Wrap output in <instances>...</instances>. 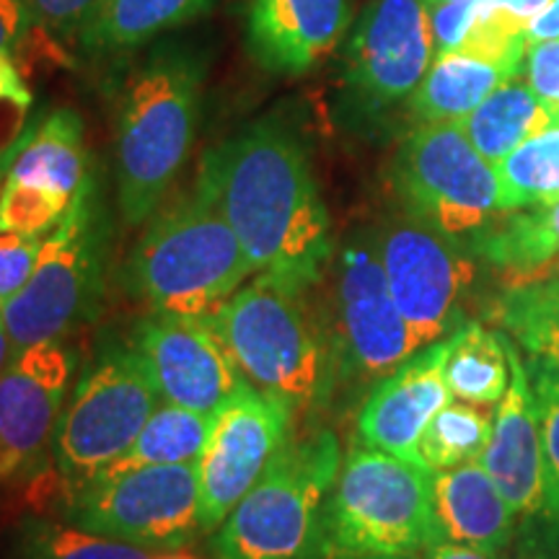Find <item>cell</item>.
<instances>
[{"mask_svg":"<svg viewBox=\"0 0 559 559\" xmlns=\"http://www.w3.org/2000/svg\"><path fill=\"white\" fill-rule=\"evenodd\" d=\"M360 559H412V557H360Z\"/></svg>","mask_w":559,"mask_h":559,"instance_id":"45","label":"cell"},{"mask_svg":"<svg viewBox=\"0 0 559 559\" xmlns=\"http://www.w3.org/2000/svg\"><path fill=\"white\" fill-rule=\"evenodd\" d=\"M11 358V345H9V332H5L3 313H0V370H3L5 362Z\"/></svg>","mask_w":559,"mask_h":559,"instance_id":"41","label":"cell"},{"mask_svg":"<svg viewBox=\"0 0 559 559\" xmlns=\"http://www.w3.org/2000/svg\"><path fill=\"white\" fill-rule=\"evenodd\" d=\"M559 39V0H549V5L528 26V45L534 41Z\"/></svg>","mask_w":559,"mask_h":559,"instance_id":"40","label":"cell"},{"mask_svg":"<svg viewBox=\"0 0 559 559\" xmlns=\"http://www.w3.org/2000/svg\"><path fill=\"white\" fill-rule=\"evenodd\" d=\"M528 86L559 122V39L528 45Z\"/></svg>","mask_w":559,"mask_h":559,"instance_id":"36","label":"cell"},{"mask_svg":"<svg viewBox=\"0 0 559 559\" xmlns=\"http://www.w3.org/2000/svg\"><path fill=\"white\" fill-rule=\"evenodd\" d=\"M296 417L247 381L213 415L200 469L202 534H213L293 438Z\"/></svg>","mask_w":559,"mask_h":559,"instance_id":"13","label":"cell"},{"mask_svg":"<svg viewBox=\"0 0 559 559\" xmlns=\"http://www.w3.org/2000/svg\"><path fill=\"white\" fill-rule=\"evenodd\" d=\"M111 218L96 171L41 241L37 267L0 309L11 355L39 342H68L99 317L109 280Z\"/></svg>","mask_w":559,"mask_h":559,"instance_id":"6","label":"cell"},{"mask_svg":"<svg viewBox=\"0 0 559 559\" xmlns=\"http://www.w3.org/2000/svg\"><path fill=\"white\" fill-rule=\"evenodd\" d=\"M508 79L513 75L506 68L472 52H436L412 94V111L419 122H461Z\"/></svg>","mask_w":559,"mask_h":559,"instance_id":"23","label":"cell"},{"mask_svg":"<svg viewBox=\"0 0 559 559\" xmlns=\"http://www.w3.org/2000/svg\"><path fill=\"white\" fill-rule=\"evenodd\" d=\"M39 29L60 39H79L102 0H26Z\"/></svg>","mask_w":559,"mask_h":559,"instance_id":"35","label":"cell"},{"mask_svg":"<svg viewBox=\"0 0 559 559\" xmlns=\"http://www.w3.org/2000/svg\"><path fill=\"white\" fill-rule=\"evenodd\" d=\"M306 293L260 272L210 313L243 379L296 419L326 402L334 383L332 349Z\"/></svg>","mask_w":559,"mask_h":559,"instance_id":"4","label":"cell"},{"mask_svg":"<svg viewBox=\"0 0 559 559\" xmlns=\"http://www.w3.org/2000/svg\"><path fill=\"white\" fill-rule=\"evenodd\" d=\"M37 21L26 0H0V52L16 55Z\"/></svg>","mask_w":559,"mask_h":559,"instance_id":"38","label":"cell"},{"mask_svg":"<svg viewBox=\"0 0 559 559\" xmlns=\"http://www.w3.org/2000/svg\"><path fill=\"white\" fill-rule=\"evenodd\" d=\"M158 559H185V557H158Z\"/></svg>","mask_w":559,"mask_h":559,"instance_id":"46","label":"cell"},{"mask_svg":"<svg viewBox=\"0 0 559 559\" xmlns=\"http://www.w3.org/2000/svg\"><path fill=\"white\" fill-rule=\"evenodd\" d=\"M32 107L34 94L16 60L9 52H0V156H5L29 130Z\"/></svg>","mask_w":559,"mask_h":559,"instance_id":"33","label":"cell"},{"mask_svg":"<svg viewBox=\"0 0 559 559\" xmlns=\"http://www.w3.org/2000/svg\"><path fill=\"white\" fill-rule=\"evenodd\" d=\"M160 400L158 383L132 340H104L68 394L52 440L62 500L86 487L135 443Z\"/></svg>","mask_w":559,"mask_h":559,"instance_id":"8","label":"cell"},{"mask_svg":"<svg viewBox=\"0 0 559 559\" xmlns=\"http://www.w3.org/2000/svg\"><path fill=\"white\" fill-rule=\"evenodd\" d=\"M349 26V0H251L247 50L275 75H304L330 55Z\"/></svg>","mask_w":559,"mask_h":559,"instance_id":"19","label":"cell"},{"mask_svg":"<svg viewBox=\"0 0 559 559\" xmlns=\"http://www.w3.org/2000/svg\"><path fill=\"white\" fill-rule=\"evenodd\" d=\"M472 243L481 257L502 267H542L559 254V200L528 213H510L502 223L495 218Z\"/></svg>","mask_w":559,"mask_h":559,"instance_id":"28","label":"cell"},{"mask_svg":"<svg viewBox=\"0 0 559 559\" xmlns=\"http://www.w3.org/2000/svg\"><path fill=\"white\" fill-rule=\"evenodd\" d=\"M391 185L407 213L459 243L477 239L502 210V185L459 122H423L402 140Z\"/></svg>","mask_w":559,"mask_h":559,"instance_id":"9","label":"cell"},{"mask_svg":"<svg viewBox=\"0 0 559 559\" xmlns=\"http://www.w3.org/2000/svg\"><path fill=\"white\" fill-rule=\"evenodd\" d=\"M213 0H102L79 45L94 58H111L148 45L160 34L205 16Z\"/></svg>","mask_w":559,"mask_h":559,"instance_id":"22","label":"cell"},{"mask_svg":"<svg viewBox=\"0 0 559 559\" xmlns=\"http://www.w3.org/2000/svg\"><path fill=\"white\" fill-rule=\"evenodd\" d=\"M210 428H213L210 415L164 402L140 430L135 443L102 474H122L140 466L198 464L205 453Z\"/></svg>","mask_w":559,"mask_h":559,"instance_id":"26","label":"cell"},{"mask_svg":"<svg viewBox=\"0 0 559 559\" xmlns=\"http://www.w3.org/2000/svg\"><path fill=\"white\" fill-rule=\"evenodd\" d=\"M16 148H19V143L13 145V148L5 153V156H0V198H3L5 177H9V169H11V164H13V156H16Z\"/></svg>","mask_w":559,"mask_h":559,"instance_id":"42","label":"cell"},{"mask_svg":"<svg viewBox=\"0 0 559 559\" xmlns=\"http://www.w3.org/2000/svg\"><path fill=\"white\" fill-rule=\"evenodd\" d=\"M432 502L443 539L506 551L515 536V513L481 461L432 474Z\"/></svg>","mask_w":559,"mask_h":559,"instance_id":"20","label":"cell"},{"mask_svg":"<svg viewBox=\"0 0 559 559\" xmlns=\"http://www.w3.org/2000/svg\"><path fill=\"white\" fill-rule=\"evenodd\" d=\"M132 342L169 404L213 417L247 383L210 317L148 311Z\"/></svg>","mask_w":559,"mask_h":559,"instance_id":"16","label":"cell"},{"mask_svg":"<svg viewBox=\"0 0 559 559\" xmlns=\"http://www.w3.org/2000/svg\"><path fill=\"white\" fill-rule=\"evenodd\" d=\"M417 559H508L506 551H489L479 547H469V544H456L449 539H440L423 549Z\"/></svg>","mask_w":559,"mask_h":559,"instance_id":"39","label":"cell"},{"mask_svg":"<svg viewBox=\"0 0 559 559\" xmlns=\"http://www.w3.org/2000/svg\"><path fill=\"white\" fill-rule=\"evenodd\" d=\"M73 373L75 355L68 342L21 349L0 370V487L37 477L52 461Z\"/></svg>","mask_w":559,"mask_h":559,"instance_id":"14","label":"cell"},{"mask_svg":"<svg viewBox=\"0 0 559 559\" xmlns=\"http://www.w3.org/2000/svg\"><path fill=\"white\" fill-rule=\"evenodd\" d=\"M544 559H559V542H557V547H555V549H551V551H549V555H547V557H544Z\"/></svg>","mask_w":559,"mask_h":559,"instance_id":"44","label":"cell"},{"mask_svg":"<svg viewBox=\"0 0 559 559\" xmlns=\"http://www.w3.org/2000/svg\"><path fill=\"white\" fill-rule=\"evenodd\" d=\"M5 559H156L132 544L91 534L50 515H24L9 531Z\"/></svg>","mask_w":559,"mask_h":559,"instance_id":"27","label":"cell"},{"mask_svg":"<svg viewBox=\"0 0 559 559\" xmlns=\"http://www.w3.org/2000/svg\"><path fill=\"white\" fill-rule=\"evenodd\" d=\"M334 280V381H381L417 353L419 342L396 309L373 230L349 236L337 254Z\"/></svg>","mask_w":559,"mask_h":559,"instance_id":"11","label":"cell"},{"mask_svg":"<svg viewBox=\"0 0 559 559\" xmlns=\"http://www.w3.org/2000/svg\"><path fill=\"white\" fill-rule=\"evenodd\" d=\"M194 185L234 228L251 270L300 290L319 283L332 260V218L288 117L275 111L210 148Z\"/></svg>","mask_w":559,"mask_h":559,"instance_id":"1","label":"cell"},{"mask_svg":"<svg viewBox=\"0 0 559 559\" xmlns=\"http://www.w3.org/2000/svg\"><path fill=\"white\" fill-rule=\"evenodd\" d=\"M436 41L423 0H373L355 24L345 55V88L360 115L373 117L412 99Z\"/></svg>","mask_w":559,"mask_h":559,"instance_id":"15","label":"cell"},{"mask_svg":"<svg viewBox=\"0 0 559 559\" xmlns=\"http://www.w3.org/2000/svg\"><path fill=\"white\" fill-rule=\"evenodd\" d=\"M506 337L510 360V383L506 396L498 404V415L492 423V436L481 466L489 477L498 481L515 519H542L544 508V453L539 430V407L531 386L526 362L515 353L513 340Z\"/></svg>","mask_w":559,"mask_h":559,"instance_id":"18","label":"cell"},{"mask_svg":"<svg viewBox=\"0 0 559 559\" xmlns=\"http://www.w3.org/2000/svg\"><path fill=\"white\" fill-rule=\"evenodd\" d=\"M205 58L190 45H160L124 81L115 128L117 205L143 226L164 205L198 135Z\"/></svg>","mask_w":559,"mask_h":559,"instance_id":"2","label":"cell"},{"mask_svg":"<svg viewBox=\"0 0 559 559\" xmlns=\"http://www.w3.org/2000/svg\"><path fill=\"white\" fill-rule=\"evenodd\" d=\"M326 536L332 559L417 557L443 539L432 472L389 451L355 445L326 502Z\"/></svg>","mask_w":559,"mask_h":559,"instance_id":"7","label":"cell"},{"mask_svg":"<svg viewBox=\"0 0 559 559\" xmlns=\"http://www.w3.org/2000/svg\"><path fill=\"white\" fill-rule=\"evenodd\" d=\"M445 383L451 396L474 407H495L510 383V360L502 332L469 321L451 334L445 355Z\"/></svg>","mask_w":559,"mask_h":559,"instance_id":"25","label":"cell"},{"mask_svg":"<svg viewBox=\"0 0 559 559\" xmlns=\"http://www.w3.org/2000/svg\"><path fill=\"white\" fill-rule=\"evenodd\" d=\"M474 9H477V0H469V3H443L428 9L436 52H451L464 45L474 24Z\"/></svg>","mask_w":559,"mask_h":559,"instance_id":"37","label":"cell"},{"mask_svg":"<svg viewBox=\"0 0 559 559\" xmlns=\"http://www.w3.org/2000/svg\"><path fill=\"white\" fill-rule=\"evenodd\" d=\"M94 174L83 120L73 109H55L37 117L19 140L5 181L26 190L73 202Z\"/></svg>","mask_w":559,"mask_h":559,"instance_id":"21","label":"cell"},{"mask_svg":"<svg viewBox=\"0 0 559 559\" xmlns=\"http://www.w3.org/2000/svg\"><path fill=\"white\" fill-rule=\"evenodd\" d=\"M145 223L120 283L148 311L210 317L254 275L234 228L198 185L164 200Z\"/></svg>","mask_w":559,"mask_h":559,"instance_id":"3","label":"cell"},{"mask_svg":"<svg viewBox=\"0 0 559 559\" xmlns=\"http://www.w3.org/2000/svg\"><path fill=\"white\" fill-rule=\"evenodd\" d=\"M60 519L153 555L179 551L202 534L200 469L169 464L99 474L62 500Z\"/></svg>","mask_w":559,"mask_h":559,"instance_id":"10","label":"cell"},{"mask_svg":"<svg viewBox=\"0 0 559 559\" xmlns=\"http://www.w3.org/2000/svg\"><path fill=\"white\" fill-rule=\"evenodd\" d=\"M495 169L506 213L559 200V122L510 151Z\"/></svg>","mask_w":559,"mask_h":559,"instance_id":"30","label":"cell"},{"mask_svg":"<svg viewBox=\"0 0 559 559\" xmlns=\"http://www.w3.org/2000/svg\"><path fill=\"white\" fill-rule=\"evenodd\" d=\"M394 304L419 347L451 332L459 304L474 275L469 257L451 236L404 210L373 230Z\"/></svg>","mask_w":559,"mask_h":559,"instance_id":"12","label":"cell"},{"mask_svg":"<svg viewBox=\"0 0 559 559\" xmlns=\"http://www.w3.org/2000/svg\"><path fill=\"white\" fill-rule=\"evenodd\" d=\"M451 337L417 349L412 358L376 383L358 415V443L381 449L415 464L419 438L432 417L451 402L445 355ZM425 466V464H423Z\"/></svg>","mask_w":559,"mask_h":559,"instance_id":"17","label":"cell"},{"mask_svg":"<svg viewBox=\"0 0 559 559\" xmlns=\"http://www.w3.org/2000/svg\"><path fill=\"white\" fill-rule=\"evenodd\" d=\"M526 368L531 376V386H534V394H536V407H539V430H542V453H544L542 519L555 528L557 542H559V373L555 368H549L547 362H539V360H531V366Z\"/></svg>","mask_w":559,"mask_h":559,"instance_id":"32","label":"cell"},{"mask_svg":"<svg viewBox=\"0 0 559 559\" xmlns=\"http://www.w3.org/2000/svg\"><path fill=\"white\" fill-rule=\"evenodd\" d=\"M425 9H432V5H443V3H469V0H423Z\"/></svg>","mask_w":559,"mask_h":559,"instance_id":"43","label":"cell"},{"mask_svg":"<svg viewBox=\"0 0 559 559\" xmlns=\"http://www.w3.org/2000/svg\"><path fill=\"white\" fill-rule=\"evenodd\" d=\"M502 332L559 373V283H528L510 288L498 304Z\"/></svg>","mask_w":559,"mask_h":559,"instance_id":"29","label":"cell"},{"mask_svg":"<svg viewBox=\"0 0 559 559\" xmlns=\"http://www.w3.org/2000/svg\"><path fill=\"white\" fill-rule=\"evenodd\" d=\"M41 241H45L41 236L0 230V309L11 298H16L32 280L39 260Z\"/></svg>","mask_w":559,"mask_h":559,"instance_id":"34","label":"cell"},{"mask_svg":"<svg viewBox=\"0 0 559 559\" xmlns=\"http://www.w3.org/2000/svg\"><path fill=\"white\" fill-rule=\"evenodd\" d=\"M489 436L492 423L487 412L466 402H449L430 419L419 438V459L432 474L456 469L481 459Z\"/></svg>","mask_w":559,"mask_h":559,"instance_id":"31","label":"cell"},{"mask_svg":"<svg viewBox=\"0 0 559 559\" xmlns=\"http://www.w3.org/2000/svg\"><path fill=\"white\" fill-rule=\"evenodd\" d=\"M555 115L544 107L528 83L508 79L500 83L472 115L461 120V130L489 164L498 166L510 151L519 148L536 132L555 124Z\"/></svg>","mask_w":559,"mask_h":559,"instance_id":"24","label":"cell"},{"mask_svg":"<svg viewBox=\"0 0 559 559\" xmlns=\"http://www.w3.org/2000/svg\"><path fill=\"white\" fill-rule=\"evenodd\" d=\"M342 453L330 430L296 436L210 536L213 559H332L326 502Z\"/></svg>","mask_w":559,"mask_h":559,"instance_id":"5","label":"cell"}]
</instances>
